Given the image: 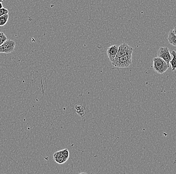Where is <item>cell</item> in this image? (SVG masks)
I'll list each match as a JSON object with an SVG mask.
<instances>
[{"label":"cell","mask_w":176,"mask_h":174,"mask_svg":"<svg viewBox=\"0 0 176 174\" xmlns=\"http://www.w3.org/2000/svg\"><path fill=\"white\" fill-rule=\"evenodd\" d=\"M132 54H127L121 57H115L112 62L113 65L118 68L129 67L132 63Z\"/></svg>","instance_id":"cell-1"},{"label":"cell","mask_w":176,"mask_h":174,"mask_svg":"<svg viewBox=\"0 0 176 174\" xmlns=\"http://www.w3.org/2000/svg\"><path fill=\"white\" fill-rule=\"evenodd\" d=\"M153 67L156 72L160 74H162L168 70L169 65L163 59L157 57L153 59Z\"/></svg>","instance_id":"cell-2"},{"label":"cell","mask_w":176,"mask_h":174,"mask_svg":"<svg viewBox=\"0 0 176 174\" xmlns=\"http://www.w3.org/2000/svg\"><path fill=\"white\" fill-rule=\"evenodd\" d=\"M15 45L16 43L14 41L8 39L0 46V53L6 54L11 53L14 51Z\"/></svg>","instance_id":"cell-3"},{"label":"cell","mask_w":176,"mask_h":174,"mask_svg":"<svg viewBox=\"0 0 176 174\" xmlns=\"http://www.w3.org/2000/svg\"><path fill=\"white\" fill-rule=\"evenodd\" d=\"M157 57H160L170 65V62L172 59L171 54L167 47H161L157 52Z\"/></svg>","instance_id":"cell-4"},{"label":"cell","mask_w":176,"mask_h":174,"mask_svg":"<svg viewBox=\"0 0 176 174\" xmlns=\"http://www.w3.org/2000/svg\"><path fill=\"white\" fill-rule=\"evenodd\" d=\"M133 51V48L131 46L124 43L119 46L118 52L117 53L116 57L118 58L127 54H132Z\"/></svg>","instance_id":"cell-5"},{"label":"cell","mask_w":176,"mask_h":174,"mask_svg":"<svg viewBox=\"0 0 176 174\" xmlns=\"http://www.w3.org/2000/svg\"><path fill=\"white\" fill-rule=\"evenodd\" d=\"M118 48L119 46L118 45H114L109 47L107 49V55L110 61L112 62L115 58L117 53L118 52Z\"/></svg>","instance_id":"cell-6"},{"label":"cell","mask_w":176,"mask_h":174,"mask_svg":"<svg viewBox=\"0 0 176 174\" xmlns=\"http://www.w3.org/2000/svg\"><path fill=\"white\" fill-rule=\"evenodd\" d=\"M75 109L77 114H78L80 117H84L85 114V109L81 103H77L75 106Z\"/></svg>","instance_id":"cell-7"},{"label":"cell","mask_w":176,"mask_h":174,"mask_svg":"<svg viewBox=\"0 0 176 174\" xmlns=\"http://www.w3.org/2000/svg\"><path fill=\"white\" fill-rule=\"evenodd\" d=\"M167 39L170 44L176 47V35L174 33L173 30L170 31Z\"/></svg>","instance_id":"cell-8"},{"label":"cell","mask_w":176,"mask_h":174,"mask_svg":"<svg viewBox=\"0 0 176 174\" xmlns=\"http://www.w3.org/2000/svg\"><path fill=\"white\" fill-rule=\"evenodd\" d=\"M171 54L173 57L170 62V64L172 67V71H175V70L176 69V51L174 50H173L171 52Z\"/></svg>","instance_id":"cell-9"},{"label":"cell","mask_w":176,"mask_h":174,"mask_svg":"<svg viewBox=\"0 0 176 174\" xmlns=\"http://www.w3.org/2000/svg\"><path fill=\"white\" fill-rule=\"evenodd\" d=\"M9 17V16L8 14H6L4 15L0 16V26H3L6 25L8 21Z\"/></svg>","instance_id":"cell-10"},{"label":"cell","mask_w":176,"mask_h":174,"mask_svg":"<svg viewBox=\"0 0 176 174\" xmlns=\"http://www.w3.org/2000/svg\"><path fill=\"white\" fill-rule=\"evenodd\" d=\"M8 40L7 37L3 32H0V46Z\"/></svg>","instance_id":"cell-11"},{"label":"cell","mask_w":176,"mask_h":174,"mask_svg":"<svg viewBox=\"0 0 176 174\" xmlns=\"http://www.w3.org/2000/svg\"><path fill=\"white\" fill-rule=\"evenodd\" d=\"M62 157H63V156L61 150L59 151V152H56L53 155V157H54L55 162L56 161L58 160L59 159H61Z\"/></svg>","instance_id":"cell-12"},{"label":"cell","mask_w":176,"mask_h":174,"mask_svg":"<svg viewBox=\"0 0 176 174\" xmlns=\"http://www.w3.org/2000/svg\"><path fill=\"white\" fill-rule=\"evenodd\" d=\"M61 152H62V153L63 157L68 159V158L69 157V150H68L67 149H66L61 150Z\"/></svg>","instance_id":"cell-13"},{"label":"cell","mask_w":176,"mask_h":174,"mask_svg":"<svg viewBox=\"0 0 176 174\" xmlns=\"http://www.w3.org/2000/svg\"><path fill=\"white\" fill-rule=\"evenodd\" d=\"M9 11L7 9L5 8H2L0 9V16L4 15L5 14H8Z\"/></svg>","instance_id":"cell-14"},{"label":"cell","mask_w":176,"mask_h":174,"mask_svg":"<svg viewBox=\"0 0 176 174\" xmlns=\"http://www.w3.org/2000/svg\"><path fill=\"white\" fill-rule=\"evenodd\" d=\"M173 31L174 33L175 34V35H176V27L174 28L173 30Z\"/></svg>","instance_id":"cell-15"},{"label":"cell","mask_w":176,"mask_h":174,"mask_svg":"<svg viewBox=\"0 0 176 174\" xmlns=\"http://www.w3.org/2000/svg\"><path fill=\"white\" fill-rule=\"evenodd\" d=\"M3 8V4H2V3L0 2V9L2 8Z\"/></svg>","instance_id":"cell-16"},{"label":"cell","mask_w":176,"mask_h":174,"mask_svg":"<svg viewBox=\"0 0 176 174\" xmlns=\"http://www.w3.org/2000/svg\"><path fill=\"white\" fill-rule=\"evenodd\" d=\"M3 2V0H0V2H1V3H2V2Z\"/></svg>","instance_id":"cell-17"}]
</instances>
